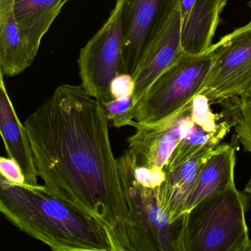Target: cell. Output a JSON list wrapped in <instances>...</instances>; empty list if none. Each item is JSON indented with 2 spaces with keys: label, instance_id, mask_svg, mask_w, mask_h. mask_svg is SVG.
<instances>
[{
  "label": "cell",
  "instance_id": "obj_1",
  "mask_svg": "<svg viewBox=\"0 0 251 251\" xmlns=\"http://www.w3.org/2000/svg\"><path fill=\"white\" fill-rule=\"evenodd\" d=\"M108 123L100 102L81 85L61 84L24 125L47 192L95 219L111 251H130Z\"/></svg>",
  "mask_w": 251,
  "mask_h": 251
},
{
  "label": "cell",
  "instance_id": "obj_2",
  "mask_svg": "<svg viewBox=\"0 0 251 251\" xmlns=\"http://www.w3.org/2000/svg\"><path fill=\"white\" fill-rule=\"evenodd\" d=\"M0 211L17 228L54 251H111L100 225L52 195L44 185L17 184L0 176Z\"/></svg>",
  "mask_w": 251,
  "mask_h": 251
},
{
  "label": "cell",
  "instance_id": "obj_3",
  "mask_svg": "<svg viewBox=\"0 0 251 251\" xmlns=\"http://www.w3.org/2000/svg\"><path fill=\"white\" fill-rule=\"evenodd\" d=\"M248 208L235 185L207 197L183 214L179 251H251Z\"/></svg>",
  "mask_w": 251,
  "mask_h": 251
},
{
  "label": "cell",
  "instance_id": "obj_4",
  "mask_svg": "<svg viewBox=\"0 0 251 251\" xmlns=\"http://www.w3.org/2000/svg\"><path fill=\"white\" fill-rule=\"evenodd\" d=\"M117 164L128 209L130 251H179L183 215L174 223L170 221L155 189L136 181L118 158Z\"/></svg>",
  "mask_w": 251,
  "mask_h": 251
},
{
  "label": "cell",
  "instance_id": "obj_5",
  "mask_svg": "<svg viewBox=\"0 0 251 251\" xmlns=\"http://www.w3.org/2000/svg\"><path fill=\"white\" fill-rule=\"evenodd\" d=\"M213 62L208 50L199 55H183L150 86L136 108V120L152 123L171 115L205 89Z\"/></svg>",
  "mask_w": 251,
  "mask_h": 251
},
{
  "label": "cell",
  "instance_id": "obj_6",
  "mask_svg": "<svg viewBox=\"0 0 251 251\" xmlns=\"http://www.w3.org/2000/svg\"><path fill=\"white\" fill-rule=\"evenodd\" d=\"M122 0H117L108 20L80 50L77 64L81 86L100 103L112 100L110 85L126 73L121 27Z\"/></svg>",
  "mask_w": 251,
  "mask_h": 251
},
{
  "label": "cell",
  "instance_id": "obj_7",
  "mask_svg": "<svg viewBox=\"0 0 251 251\" xmlns=\"http://www.w3.org/2000/svg\"><path fill=\"white\" fill-rule=\"evenodd\" d=\"M213 62L204 95L209 103H222L251 87V23L211 45Z\"/></svg>",
  "mask_w": 251,
  "mask_h": 251
},
{
  "label": "cell",
  "instance_id": "obj_8",
  "mask_svg": "<svg viewBox=\"0 0 251 251\" xmlns=\"http://www.w3.org/2000/svg\"><path fill=\"white\" fill-rule=\"evenodd\" d=\"M180 0H122L121 27L126 73L134 76L179 6Z\"/></svg>",
  "mask_w": 251,
  "mask_h": 251
},
{
  "label": "cell",
  "instance_id": "obj_9",
  "mask_svg": "<svg viewBox=\"0 0 251 251\" xmlns=\"http://www.w3.org/2000/svg\"><path fill=\"white\" fill-rule=\"evenodd\" d=\"M220 142H208L186 161L164 167V181L155 189L160 204L170 216V221L174 223L183 215L186 200L202 167Z\"/></svg>",
  "mask_w": 251,
  "mask_h": 251
},
{
  "label": "cell",
  "instance_id": "obj_10",
  "mask_svg": "<svg viewBox=\"0 0 251 251\" xmlns=\"http://www.w3.org/2000/svg\"><path fill=\"white\" fill-rule=\"evenodd\" d=\"M226 0H180V44L185 55L205 53Z\"/></svg>",
  "mask_w": 251,
  "mask_h": 251
},
{
  "label": "cell",
  "instance_id": "obj_11",
  "mask_svg": "<svg viewBox=\"0 0 251 251\" xmlns=\"http://www.w3.org/2000/svg\"><path fill=\"white\" fill-rule=\"evenodd\" d=\"M183 55L180 44V17L178 6L133 76L135 83L133 98L136 105L153 82Z\"/></svg>",
  "mask_w": 251,
  "mask_h": 251
},
{
  "label": "cell",
  "instance_id": "obj_12",
  "mask_svg": "<svg viewBox=\"0 0 251 251\" xmlns=\"http://www.w3.org/2000/svg\"><path fill=\"white\" fill-rule=\"evenodd\" d=\"M0 131L8 156L20 164L27 183L38 185L39 172L25 126L20 121L0 73Z\"/></svg>",
  "mask_w": 251,
  "mask_h": 251
},
{
  "label": "cell",
  "instance_id": "obj_13",
  "mask_svg": "<svg viewBox=\"0 0 251 251\" xmlns=\"http://www.w3.org/2000/svg\"><path fill=\"white\" fill-rule=\"evenodd\" d=\"M69 0H15L14 12L26 52L32 60L42 38Z\"/></svg>",
  "mask_w": 251,
  "mask_h": 251
},
{
  "label": "cell",
  "instance_id": "obj_14",
  "mask_svg": "<svg viewBox=\"0 0 251 251\" xmlns=\"http://www.w3.org/2000/svg\"><path fill=\"white\" fill-rule=\"evenodd\" d=\"M235 165L234 147L230 144L218 145L202 167L186 200L184 213L207 197L234 186Z\"/></svg>",
  "mask_w": 251,
  "mask_h": 251
},
{
  "label": "cell",
  "instance_id": "obj_15",
  "mask_svg": "<svg viewBox=\"0 0 251 251\" xmlns=\"http://www.w3.org/2000/svg\"><path fill=\"white\" fill-rule=\"evenodd\" d=\"M15 0H0V72L14 77L33 63L26 52L14 12Z\"/></svg>",
  "mask_w": 251,
  "mask_h": 251
},
{
  "label": "cell",
  "instance_id": "obj_16",
  "mask_svg": "<svg viewBox=\"0 0 251 251\" xmlns=\"http://www.w3.org/2000/svg\"><path fill=\"white\" fill-rule=\"evenodd\" d=\"M100 104L105 117L116 128L129 126L130 122L136 118V103L133 95Z\"/></svg>",
  "mask_w": 251,
  "mask_h": 251
},
{
  "label": "cell",
  "instance_id": "obj_17",
  "mask_svg": "<svg viewBox=\"0 0 251 251\" xmlns=\"http://www.w3.org/2000/svg\"><path fill=\"white\" fill-rule=\"evenodd\" d=\"M235 131L237 140L251 154V87L238 96Z\"/></svg>",
  "mask_w": 251,
  "mask_h": 251
},
{
  "label": "cell",
  "instance_id": "obj_18",
  "mask_svg": "<svg viewBox=\"0 0 251 251\" xmlns=\"http://www.w3.org/2000/svg\"><path fill=\"white\" fill-rule=\"evenodd\" d=\"M0 173L8 181L17 184H27L20 164L14 158L2 156L0 158ZM30 184V183H29Z\"/></svg>",
  "mask_w": 251,
  "mask_h": 251
},
{
  "label": "cell",
  "instance_id": "obj_19",
  "mask_svg": "<svg viewBox=\"0 0 251 251\" xmlns=\"http://www.w3.org/2000/svg\"><path fill=\"white\" fill-rule=\"evenodd\" d=\"M135 83L133 76L123 73L116 76L110 85V94L112 100L133 95Z\"/></svg>",
  "mask_w": 251,
  "mask_h": 251
},
{
  "label": "cell",
  "instance_id": "obj_20",
  "mask_svg": "<svg viewBox=\"0 0 251 251\" xmlns=\"http://www.w3.org/2000/svg\"><path fill=\"white\" fill-rule=\"evenodd\" d=\"M245 191L251 198V178L250 179L249 181L247 183L246 186H245Z\"/></svg>",
  "mask_w": 251,
  "mask_h": 251
},
{
  "label": "cell",
  "instance_id": "obj_21",
  "mask_svg": "<svg viewBox=\"0 0 251 251\" xmlns=\"http://www.w3.org/2000/svg\"><path fill=\"white\" fill-rule=\"evenodd\" d=\"M248 6L250 7V8H251V0H250L249 2H248ZM250 23H251V21Z\"/></svg>",
  "mask_w": 251,
  "mask_h": 251
}]
</instances>
